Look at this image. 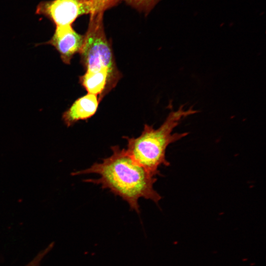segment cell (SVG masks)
Returning <instances> with one entry per match:
<instances>
[{"label": "cell", "mask_w": 266, "mask_h": 266, "mask_svg": "<svg viewBox=\"0 0 266 266\" xmlns=\"http://www.w3.org/2000/svg\"><path fill=\"white\" fill-rule=\"evenodd\" d=\"M93 13L91 0H52L40 2L35 13L49 19L56 27L72 26L79 16Z\"/></svg>", "instance_id": "obj_4"}, {"label": "cell", "mask_w": 266, "mask_h": 266, "mask_svg": "<svg viewBox=\"0 0 266 266\" xmlns=\"http://www.w3.org/2000/svg\"><path fill=\"white\" fill-rule=\"evenodd\" d=\"M129 5L139 12L148 14L160 0H124Z\"/></svg>", "instance_id": "obj_8"}, {"label": "cell", "mask_w": 266, "mask_h": 266, "mask_svg": "<svg viewBox=\"0 0 266 266\" xmlns=\"http://www.w3.org/2000/svg\"><path fill=\"white\" fill-rule=\"evenodd\" d=\"M103 13L101 12L90 14L88 29L79 53L80 61L86 71L107 69L121 78L111 45L105 33Z\"/></svg>", "instance_id": "obj_3"}, {"label": "cell", "mask_w": 266, "mask_h": 266, "mask_svg": "<svg viewBox=\"0 0 266 266\" xmlns=\"http://www.w3.org/2000/svg\"><path fill=\"white\" fill-rule=\"evenodd\" d=\"M49 248L41 252L32 262H31L30 263H29L26 266H38L39 262L42 259L44 256L45 255L47 252L50 250V249Z\"/></svg>", "instance_id": "obj_10"}, {"label": "cell", "mask_w": 266, "mask_h": 266, "mask_svg": "<svg viewBox=\"0 0 266 266\" xmlns=\"http://www.w3.org/2000/svg\"><path fill=\"white\" fill-rule=\"evenodd\" d=\"M111 155L95 163L90 167L73 173L74 175L96 173L98 179H87L85 182L100 185L127 201L132 210L139 214V199L143 198L158 203L161 195L154 189L157 181L144 168L136 164L128 155L126 149L118 145L111 147Z\"/></svg>", "instance_id": "obj_1"}, {"label": "cell", "mask_w": 266, "mask_h": 266, "mask_svg": "<svg viewBox=\"0 0 266 266\" xmlns=\"http://www.w3.org/2000/svg\"><path fill=\"white\" fill-rule=\"evenodd\" d=\"M84 39V35L77 33L72 26L59 27H56L52 37L44 44L54 47L62 61L69 65L74 55L80 53Z\"/></svg>", "instance_id": "obj_5"}, {"label": "cell", "mask_w": 266, "mask_h": 266, "mask_svg": "<svg viewBox=\"0 0 266 266\" xmlns=\"http://www.w3.org/2000/svg\"><path fill=\"white\" fill-rule=\"evenodd\" d=\"M100 101L98 96L88 93L76 100L62 116L65 124L70 127L80 120H86L96 112Z\"/></svg>", "instance_id": "obj_7"}, {"label": "cell", "mask_w": 266, "mask_h": 266, "mask_svg": "<svg viewBox=\"0 0 266 266\" xmlns=\"http://www.w3.org/2000/svg\"><path fill=\"white\" fill-rule=\"evenodd\" d=\"M120 0H91L93 13L104 12L118 4ZM92 13V14H93Z\"/></svg>", "instance_id": "obj_9"}, {"label": "cell", "mask_w": 266, "mask_h": 266, "mask_svg": "<svg viewBox=\"0 0 266 266\" xmlns=\"http://www.w3.org/2000/svg\"><path fill=\"white\" fill-rule=\"evenodd\" d=\"M120 78L108 69H102L86 70L80 76L79 82L88 93L99 96L100 102L104 96L116 86Z\"/></svg>", "instance_id": "obj_6"}, {"label": "cell", "mask_w": 266, "mask_h": 266, "mask_svg": "<svg viewBox=\"0 0 266 266\" xmlns=\"http://www.w3.org/2000/svg\"><path fill=\"white\" fill-rule=\"evenodd\" d=\"M182 107L170 112L159 128L155 129L152 126L145 124L139 136L123 137L127 141L126 150L128 155L154 176L161 175L158 169L160 166L170 165L166 158L168 145L188 134L186 132L172 133L182 118L196 113L192 109L185 110Z\"/></svg>", "instance_id": "obj_2"}]
</instances>
